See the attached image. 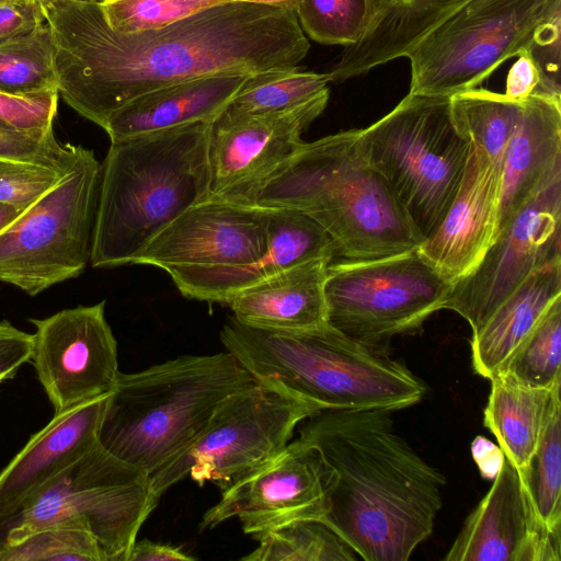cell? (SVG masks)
<instances>
[{
    "mask_svg": "<svg viewBox=\"0 0 561 561\" xmlns=\"http://www.w3.org/2000/svg\"><path fill=\"white\" fill-rule=\"evenodd\" d=\"M244 561H355L358 556L324 520L298 519L255 538Z\"/></svg>",
    "mask_w": 561,
    "mask_h": 561,
    "instance_id": "f1b7e54d",
    "label": "cell"
},
{
    "mask_svg": "<svg viewBox=\"0 0 561 561\" xmlns=\"http://www.w3.org/2000/svg\"><path fill=\"white\" fill-rule=\"evenodd\" d=\"M225 1H241V2H251V3H261L268 4L274 7H280L285 9H289L296 12L299 0H225Z\"/></svg>",
    "mask_w": 561,
    "mask_h": 561,
    "instance_id": "bcb514c9",
    "label": "cell"
},
{
    "mask_svg": "<svg viewBox=\"0 0 561 561\" xmlns=\"http://www.w3.org/2000/svg\"><path fill=\"white\" fill-rule=\"evenodd\" d=\"M370 11V0H299L296 15L311 39L347 47L363 35Z\"/></svg>",
    "mask_w": 561,
    "mask_h": 561,
    "instance_id": "836d02e7",
    "label": "cell"
},
{
    "mask_svg": "<svg viewBox=\"0 0 561 561\" xmlns=\"http://www.w3.org/2000/svg\"><path fill=\"white\" fill-rule=\"evenodd\" d=\"M560 535L540 519L526 477L505 458L445 561H560Z\"/></svg>",
    "mask_w": 561,
    "mask_h": 561,
    "instance_id": "ac0fdd59",
    "label": "cell"
},
{
    "mask_svg": "<svg viewBox=\"0 0 561 561\" xmlns=\"http://www.w3.org/2000/svg\"><path fill=\"white\" fill-rule=\"evenodd\" d=\"M55 42L58 92L104 128L134 99L186 80L296 67L310 44L296 12L228 1L162 28L112 30L99 0H38Z\"/></svg>",
    "mask_w": 561,
    "mask_h": 561,
    "instance_id": "6da1fadb",
    "label": "cell"
},
{
    "mask_svg": "<svg viewBox=\"0 0 561 561\" xmlns=\"http://www.w3.org/2000/svg\"><path fill=\"white\" fill-rule=\"evenodd\" d=\"M78 150L79 146L60 144L54 127L28 130L0 124V159L36 163L66 173Z\"/></svg>",
    "mask_w": 561,
    "mask_h": 561,
    "instance_id": "8d00e7d4",
    "label": "cell"
},
{
    "mask_svg": "<svg viewBox=\"0 0 561 561\" xmlns=\"http://www.w3.org/2000/svg\"><path fill=\"white\" fill-rule=\"evenodd\" d=\"M359 144L423 242L450 207L471 146L454 126L449 98L408 93L391 112L359 129Z\"/></svg>",
    "mask_w": 561,
    "mask_h": 561,
    "instance_id": "52a82bcc",
    "label": "cell"
},
{
    "mask_svg": "<svg viewBox=\"0 0 561 561\" xmlns=\"http://www.w3.org/2000/svg\"><path fill=\"white\" fill-rule=\"evenodd\" d=\"M453 283L419 251L330 263L324 295L328 323L354 339L388 346L412 333L444 305Z\"/></svg>",
    "mask_w": 561,
    "mask_h": 561,
    "instance_id": "7c38bea8",
    "label": "cell"
},
{
    "mask_svg": "<svg viewBox=\"0 0 561 561\" xmlns=\"http://www.w3.org/2000/svg\"><path fill=\"white\" fill-rule=\"evenodd\" d=\"M561 298L546 311L499 373L533 387L551 388L561 380Z\"/></svg>",
    "mask_w": 561,
    "mask_h": 561,
    "instance_id": "d6a6232c",
    "label": "cell"
},
{
    "mask_svg": "<svg viewBox=\"0 0 561 561\" xmlns=\"http://www.w3.org/2000/svg\"><path fill=\"white\" fill-rule=\"evenodd\" d=\"M561 174L499 232L479 264L454 283L444 305L478 330L536 270L561 257Z\"/></svg>",
    "mask_w": 561,
    "mask_h": 561,
    "instance_id": "4fadbf2b",
    "label": "cell"
},
{
    "mask_svg": "<svg viewBox=\"0 0 561 561\" xmlns=\"http://www.w3.org/2000/svg\"><path fill=\"white\" fill-rule=\"evenodd\" d=\"M332 472L320 451L300 438L221 491L201 530L237 518L245 534L257 536L298 519H322Z\"/></svg>",
    "mask_w": 561,
    "mask_h": 561,
    "instance_id": "5bb4252c",
    "label": "cell"
},
{
    "mask_svg": "<svg viewBox=\"0 0 561 561\" xmlns=\"http://www.w3.org/2000/svg\"><path fill=\"white\" fill-rule=\"evenodd\" d=\"M469 0H370L371 11L359 39L345 47L328 72L342 83L394 59L407 57L435 27Z\"/></svg>",
    "mask_w": 561,
    "mask_h": 561,
    "instance_id": "603a6c76",
    "label": "cell"
},
{
    "mask_svg": "<svg viewBox=\"0 0 561 561\" xmlns=\"http://www.w3.org/2000/svg\"><path fill=\"white\" fill-rule=\"evenodd\" d=\"M149 474L100 444L0 519V547L55 525L87 529L105 561H126L159 503Z\"/></svg>",
    "mask_w": 561,
    "mask_h": 561,
    "instance_id": "9c48e42d",
    "label": "cell"
},
{
    "mask_svg": "<svg viewBox=\"0 0 561 561\" xmlns=\"http://www.w3.org/2000/svg\"><path fill=\"white\" fill-rule=\"evenodd\" d=\"M23 1H27V0H0V4L1 3L23 2Z\"/></svg>",
    "mask_w": 561,
    "mask_h": 561,
    "instance_id": "7dc6e473",
    "label": "cell"
},
{
    "mask_svg": "<svg viewBox=\"0 0 561 561\" xmlns=\"http://www.w3.org/2000/svg\"><path fill=\"white\" fill-rule=\"evenodd\" d=\"M64 174L36 163L0 159V203L25 210L48 193Z\"/></svg>",
    "mask_w": 561,
    "mask_h": 561,
    "instance_id": "74e56055",
    "label": "cell"
},
{
    "mask_svg": "<svg viewBox=\"0 0 561 561\" xmlns=\"http://www.w3.org/2000/svg\"><path fill=\"white\" fill-rule=\"evenodd\" d=\"M0 561H105L90 531L55 525L0 547Z\"/></svg>",
    "mask_w": 561,
    "mask_h": 561,
    "instance_id": "e575fe53",
    "label": "cell"
},
{
    "mask_svg": "<svg viewBox=\"0 0 561 561\" xmlns=\"http://www.w3.org/2000/svg\"><path fill=\"white\" fill-rule=\"evenodd\" d=\"M561 381L552 397L538 446L525 473L535 508L548 529L561 533Z\"/></svg>",
    "mask_w": 561,
    "mask_h": 561,
    "instance_id": "1f68e13d",
    "label": "cell"
},
{
    "mask_svg": "<svg viewBox=\"0 0 561 561\" xmlns=\"http://www.w3.org/2000/svg\"><path fill=\"white\" fill-rule=\"evenodd\" d=\"M561 0H469L407 56L411 94L450 98L500 65L560 41Z\"/></svg>",
    "mask_w": 561,
    "mask_h": 561,
    "instance_id": "ba28073f",
    "label": "cell"
},
{
    "mask_svg": "<svg viewBox=\"0 0 561 561\" xmlns=\"http://www.w3.org/2000/svg\"><path fill=\"white\" fill-rule=\"evenodd\" d=\"M268 251L259 262L233 266L168 271L190 299L225 302L240 290L290 266L314 259L336 257L329 233L311 217L291 208H270Z\"/></svg>",
    "mask_w": 561,
    "mask_h": 561,
    "instance_id": "ffe728a7",
    "label": "cell"
},
{
    "mask_svg": "<svg viewBox=\"0 0 561 561\" xmlns=\"http://www.w3.org/2000/svg\"><path fill=\"white\" fill-rule=\"evenodd\" d=\"M490 381L484 426L495 436L505 458L525 473L538 446L558 381L551 388L533 387L506 373L495 374Z\"/></svg>",
    "mask_w": 561,
    "mask_h": 561,
    "instance_id": "4316f807",
    "label": "cell"
},
{
    "mask_svg": "<svg viewBox=\"0 0 561 561\" xmlns=\"http://www.w3.org/2000/svg\"><path fill=\"white\" fill-rule=\"evenodd\" d=\"M194 557L181 547L151 541L136 540L131 546L126 561H193Z\"/></svg>",
    "mask_w": 561,
    "mask_h": 561,
    "instance_id": "7bdbcfd3",
    "label": "cell"
},
{
    "mask_svg": "<svg viewBox=\"0 0 561 561\" xmlns=\"http://www.w3.org/2000/svg\"><path fill=\"white\" fill-rule=\"evenodd\" d=\"M502 168L471 144L457 194L417 248L453 284L470 274L496 237Z\"/></svg>",
    "mask_w": 561,
    "mask_h": 561,
    "instance_id": "d6986e66",
    "label": "cell"
},
{
    "mask_svg": "<svg viewBox=\"0 0 561 561\" xmlns=\"http://www.w3.org/2000/svg\"><path fill=\"white\" fill-rule=\"evenodd\" d=\"M108 396L55 413L0 472V519L99 445Z\"/></svg>",
    "mask_w": 561,
    "mask_h": 561,
    "instance_id": "44dd1931",
    "label": "cell"
},
{
    "mask_svg": "<svg viewBox=\"0 0 561 561\" xmlns=\"http://www.w3.org/2000/svg\"><path fill=\"white\" fill-rule=\"evenodd\" d=\"M249 75L204 76L167 85L113 112L104 126L111 142L197 122H213Z\"/></svg>",
    "mask_w": 561,
    "mask_h": 561,
    "instance_id": "cb8c5ba5",
    "label": "cell"
},
{
    "mask_svg": "<svg viewBox=\"0 0 561 561\" xmlns=\"http://www.w3.org/2000/svg\"><path fill=\"white\" fill-rule=\"evenodd\" d=\"M328 73L300 71L296 67L271 69L249 75L228 104L250 114L288 110L329 91Z\"/></svg>",
    "mask_w": 561,
    "mask_h": 561,
    "instance_id": "4dcf8cb0",
    "label": "cell"
},
{
    "mask_svg": "<svg viewBox=\"0 0 561 561\" xmlns=\"http://www.w3.org/2000/svg\"><path fill=\"white\" fill-rule=\"evenodd\" d=\"M522 104L523 101L512 100L504 93L476 88L449 98L450 116L457 131L501 168Z\"/></svg>",
    "mask_w": 561,
    "mask_h": 561,
    "instance_id": "83f0119b",
    "label": "cell"
},
{
    "mask_svg": "<svg viewBox=\"0 0 561 561\" xmlns=\"http://www.w3.org/2000/svg\"><path fill=\"white\" fill-rule=\"evenodd\" d=\"M561 298V257L530 274L471 334L474 371L490 379L529 335L548 308Z\"/></svg>",
    "mask_w": 561,
    "mask_h": 561,
    "instance_id": "484cf974",
    "label": "cell"
},
{
    "mask_svg": "<svg viewBox=\"0 0 561 561\" xmlns=\"http://www.w3.org/2000/svg\"><path fill=\"white\" fill-rule=\"evenodd\" d=\"M45 22L38 0L0 4V44L31 33Z\"/></svg>",
    "mask_w": 561,
    "mask_h": 561,
    "instance_id": "60d3db41",
    "label": "cell"
},
{
    "mask_svg": "<svg viewBox=\"0 0 561 561\" xmlns=\"http://www.w3.org/2000/svg\"><path fill=\"white\" fill-rule=\"evenodd\" d=\"M559 174L561 99L534 93L523 101L517 125L504 152L496 236Z\"/></svg>",
    "mask_w": 561,
    "mask_h": 561,
    "instance_id": "7402d4cb",
    "label": "cell"
},
{
    "mask_svg": "<svg viewBox=\"0 0 561 561\" xmlns=\"http://www.w3.org/2000/svg\"><path fill=\"white\" fill-rule=\"evenodd\" d=\"M332 260L314 259L279 271L231 296L239 322L261 329L302 331L328 323L324 284Z\"/></svg>",
    "mask_w": 561,
    "mask_h": 561,
    "instance_id": "d4e9b609",
    "label": "cell"
},
{
    "mask_svg": "<svg viewBox=\"0 0 561 561\" xmlns=\"http://www.w3.org/2000/svg\"><path fill=\"white\" fill-rule=\"evenodd\" d=\"M226 351L260 382L323 409L396 411L422 401L426 385L388 346L370 344L329 323L278 331L229 318L220 331Z\"/></svg>",
    "mask_w": 561,
    "mask_h": 561,
    "instance_id": "5b68a950",
    "label": "cell"
},
{
    "mask_svg": "<svg viewBox=\"0 0 561 561\" xmlns=\"http://www.w3.org/2000/svg\"><path fill=\"white\" fill-rule=\"evenodd\" d=\"M0 91L16 95L58 91L55 42L46 21L0 44Z\"/></svg>",
    "mask_w": 561,
    "mask_h": 561,
    "instance_id": "f546056e",
    "label": "cell"
},
{
    "mask_svg": "<svg viewBox=\"0 0 561 561\" xmlns=\"http://www.w3.org/2000/svg\"><path fill=\"white\" fill-rule=\"evenodd\" d=\"M332 472L331 526L365 561H407L433 533L446 478L397 431L391 411L324 409L298 426Z\"/></svg>",
    "mask_w": 561,
    "mask_h": 561,
    "instance_id": "7a4b0ae2",
    "label": "cell"
},
{
    "mask_svg": "<svg viewBox=\"0 0 561 561\" xmlns=\"http://www.w3.org/2000/svg\"><path fill=\"white\" fill-rule=\"evenodd\" d=\"M210 123L111 142L101 163L93 267L133 264L173 220L209 197Z\"/></svg>",
    "mask_w": 561,
    "mask_h": 561,
    "instance_id": "277c9868",
    "label": "cell"
},
{
    "mask_svg": "<svg viewBox=\"0 0 561 561\" xmlns=\"http://www.w3.org/2000/svg\"><path fill=\"white\" fill-rule=\"evenodd\" d=\"M231 201L308 215L344 260L390 256L422 243L392 188L365 157L359 129L304 142L270 176Z\"/></svg>",
    "mask_w": 561,
    "mask_h": 561,
    "instance_id": "3957f363",
    "label": "cell"
},
{
    "mask_svg": "<svg viewBox=\"0 0 561 561\" xmlns=\"http://www.w3.org/2000/svg\"><path fill=\"white\" fill-rule=\"evenodd\" d=\"M1 382H2V381L0 380V383H1Z\"/></svg>",
    "mask_w": 561,
    "mask_h": 561,
    "instance_id": "c3c4849f",
    "label": "cell"
},
{
    "mask_svg": "<svg viewBox=\"0 0 561 561\" xmlns=\"http://www.w3.org/2000/svg\"><path fill=\"white\" fill-rule=\"evenodd\" d=\"M270 210L209 196L154 237L133 264L152 265L168 272L259 262L268 251Z\"/></svg>",
    "mask_w": 561,
    "mask_h": 561,
    "instance_id": "e0dca14e",
    "label": "cell"
},
{
    "mask_svg": "<svg viewBox=\"0 0 561 561\" xmlns=\"http://www.w3.org/2000/svg\"><path fill=\"white\" fill-rule=\"evenodd\" d=\"M319 404L260 381L238 389L217 407L199 435L149 474L158 497L190 477L225 490L271 459Z\"/></svg>",
    "mask_w": 561,
    "mask_h": 561,
    "instance_id": "30bf717a",
    "label": "cell"
},
{
    "mask_svg": "<svg viewBox=\"0 0 561 561\" xmlns=\"http://www.w3.org/2000/svg\"><path fill=\"white\" fill-rule=\"evenodd\" d=\"M255 379L229 352L181 355L118 374L99 444L148 474L188 446L220 402Z\"/></svg>",
    "mask_w": 561,
    "mask_h": 561,
    "instance_id": "8992f818",
    "label": "cell"
},
{
    "mask_svg": "<svg viewBox=\"0 0 561 561\" xmlns=\"http://www.w3.org/2000/svg\"><path fill=\"white\" fill-rule=\"evenodd\" d=\"M24 209L0 203V232L10 226Z\"/></svg>",
    "mask_w": 561,
    "mask_h": 561,
    "instance_id": "f6af8a7d",
    "label": "cell"
},
{
    "mask_svg": "<svg viewBox=\"0 0 561 561\" xmlns=\"http://www.w3.org/2000/svg\"><path fill=\"white\" fill-rule=\"evenodd\" d=\"M34 335L24 332L9 321H0V380L11 378L18 369L31 360Z\"/></svg>",
    "mask_w": 561,
    "mask_h": 561,
    "instance_id": "ab89813d",
    "label": "cell"
},
{
    "mask_svg": "<svg viewBox=\"0 0 561 561\" xmlns=\"http://www.w3.org/2000/svg\"><path fill=\"white\" fill-rule=\"evenodd\" d=\"M36 331L31 360L55 413L114 388L117 342L105 318V301L30 319Z\"/></svg>",
    "mask_w": 561,
    "mask_h": 561,
    "instance_id": "9a60e30c",
    "label": "cell"
},
{
    "mask_svg": "<svg viewBox=\"0 0 561 561\" xmlns=\"http://www.w3.org/2000/svg\"><path fill=\"white\" fill-rule=\"evenodd\" d=\"M225 0H99L108 26L122 34L162 28Z\"/></svg>",
    "mask_w": 561,
    "mask_h": 561,
    "instance_id": "d590c367",
    "label": "cell"
},
{
    "mask_svg": "<svg viewBox=\"0 0 561 561\" xmlns=\"http://www.w3.org/2000/svg\"><path fill=\"white\" fill-rule=\"evenodd\" d=\"M517 57L507 73L504 94L512 100L524 101L536 91L541 76L530 49Z\"/></svg>",
    "mask_w": 561,
    "mask_h": 561,
    "instance_id": "b9f144b4",
    "label": "cell"
},
{
    "mask_svg": "<svg viewBox=\"0 0 561 561\" xmlns=\"http://www.w3.org/2000/svg\"><path fill=\"white\" fill-rule=\"evenodd\" d=\"M100 179V161L79 145L61 180L0 232V282L36 296L83 273L91 259Z\"/></svg>",
    "mask_w": 561,
    "mask_h": 561,
    "instance_id": "8fae6325",
    "label": "cell"
},
{
    "mask_svg": "<svg viewBox=\"0 0 561 561\" xmlns=\"http://www.w3.org/2000/svg\"><path fill=\"white\" fill-rule=\"evenodd\" d=\"M472 458L476 461L481 476L494 479L505 456L502 449L483 436H477L471 444Z\"/></svg>",
    "mask_w": 561,
    "mask_h": 561,
    "instance_id": "ee69618b",
    "label": "cell"
},
{
    "mask_svg": "<svg viewBox=\"0 0 561 561\" xmlns=\"http://www.w3.org/2000/svg\"><path fill=\"white\" fill-rule=\"evenodd\" d=\"M329 95L261 114L227 105L209 128V196L233 199L270 176L305 142L301 134L324 111Z\"/></svg>",
    "mask_w": 561,
    "mask_h": 561,
    "instance_id": "2e32d148",
    "label": "cell"
},
{
    "mask_svg": "<svg viewBox=\"0 0 561 561\" xmlns=\"http://www.w3.org/2000/svg\"><path fill=\"white\" fill-rule=\"evenodd\" d=\"M58 98V91L34 95L0 91V124L28 130L53 128Z\"/></svg>",
    "mask_w": 561,
    "mask_h": 561,
    "instance_id": "f35d334b",
    "label": "cell"
}]
</instances>
